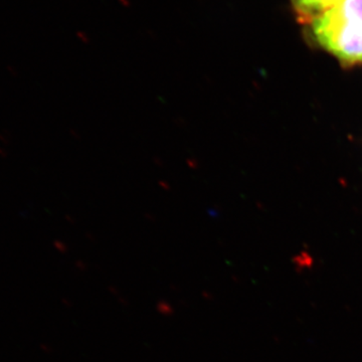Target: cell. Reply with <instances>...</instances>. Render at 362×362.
I'll list each match as a JSON object with an SVG mask.
<instances>
[{
	"label": "cell",
	"instance_id": "obj_1",
	"mask_svg": "<svg viewBox=\"0 0 362 362\" xmlns=\"http://www.w3.org/2000/svg\"><path fill=\"white\" fill-rule=\"evenodd\" d=\"M309 25L316 42L342 64H362V0H342Z\"/></svg>",
	"mask_w": 362,
	"mask_h": 362
},
{
	"label": "cell",
	"instance_id": "obj_2",
	"mask_svg": "<svg viewBox=\"0 0 362 362\" xmlns=\"http://www.w3.org/2000/svg\"><path fill=\"white\" fill-rule=\"evenodd\" d=\"M340 1L342 0H291L299 21L308 25Z\"/></svg>",
	"mask_w": 362,
	"mask_h": 362
}]
</instances>
